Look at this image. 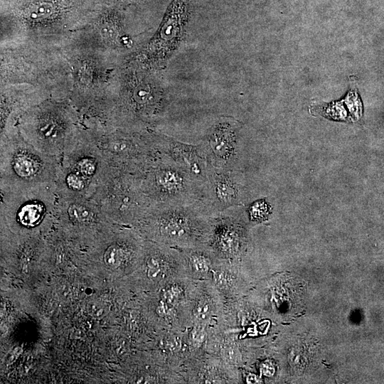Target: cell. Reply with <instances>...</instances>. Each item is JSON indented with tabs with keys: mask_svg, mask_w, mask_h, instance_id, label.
<instances>
[{
	"mask_svg": "<svg viewBox=\"0 0 384 384\" xmlns=\"http://www.w3.org/2000/svg\"><path fill=\"white\" fill-rule=\"evenodd\" d=\"M60 159L40 152L18 132L1 134L0 191L55 186Z\"/></svg>",
	"mask_w": 384,
	"mask_h": 384,
	"instance_id": "cell-1",
	"label": "cell"
},
{
	"mask_svg": "<svg viewBox=\"0 0 384 384\" xmlns=\"http://www.w3.org/2000/svg\"><path fill=\"white\" fill-rule=\"evenodd\" d=\"M88 134H81L60 159L55 181L58 196L91 199L108 170Z\"/></svg>",
	"mask_w": 384,
	"mask_h": 384,
	"instance_id": "cell-2",
	"label": "cell"
},
{
	"mask_svg": "<svg viewBox=\"0 0 384 384\" xmlns=\"http://www.w3.org/2000/svg\"><path fill=\"white\" fill-rule=\"evenodd\" d=\"M143 192L151 206H190L203 199L207 180L193 174L164 150L163 154L140 175Z\"/></svg>",
	"mask_w": 384,
	"mask_h": 384,
	"instance_id": "cell-3",
	"label": "cell"
},
{
	"mask_svg": "<svg viewBox=\"0 0 384 384\" xmlns=\"http://www.w3.org/2000/svg\"><path fill=\"white\" fill-rule=\"evenodd\" d=\"M106 164L135 175L145 172L164 153L161 137L124 129L88 133Z\"/></svg>",
	"mask_w": 384,
	"mask_h": 384,
	"instance_id": "cell-4",
	"label": "cell"
},
{
	"mask_svg": "<svg viewBox=\"0 0 384 384\" xmlns=\"http://www.w3.org/2000/svg\"><path fill=\"white\" fill-rule=\"evenodd\" d=\"M74 117L63 106L45 105L24 116L19 133L40 152L61 157L80 134Z\"/></svg>",
	"mask_w": 384,
	"mask_h": 384,
	"instance_id": "cell-5",
	"label": "cell"
},
{
	"mask_svg": "<svg viewBox=\"0 0 384 384\" xmlns=\"http://www.w3.org/2000/svg\"><path fill=\"white\" fill-rule=\"evenodd\" d=\"M111 223L138 221L151 206L142 191L140 175L110 167L91 198Z\"/></svg>",
	"mask_w": 384,
	"mask_h": 384,
	"instance_id": "cell-6",
	"label": "cell"
},
{
	"mask_svg": "<svg viewBox=\"0 0 384 384\" xmlns=\"http://www.w3.org/2000/svg\"><path fill=\"white\" fill-rule=\"evenodd\" d=\"M1 223L32 231L55 222L58 194L53 185L0 191Z\"/></svg>",
	"mask_w": 384,
	"mask_h": 384,
	"instance_id": "cell-7",
	"label": "cell"
},
{
	"mask_svg": "<svg viewBox=\"0 0 384 384\" xmlns=\"http://www.w3.org/2000/svg\"><path fill=\"white\" fill-rule=\"evenodd\" d=\"M196 210L191 205L151 206L137 222L161 240L187 242L197 235L201 227Z\"/></svg>",
	"mask_w": 384,
	"mask_h": 384,
	"instance_id": "cell-8",
	"label": "cell"
},
{
	"mask_svg": "<svg viewBox=\"0 0 384 384\" xmlns=\"http://www.w3.org/2000/svg\"><path fill=\"white\" fill-rule=\"evenodd\" d=\"M189 0H173L144 55L150 60L163 61L178 45L186 24Z\"/></svg>",
	"mask_w": 384,
	"mask_h": 384,
	"instance_id": "cell-9",
	"label": "cell"
},
{
	"mask_svg": "<svg viewBox=\"0 0 384 384\" xmlns=\"http://www.w3.org/2000/svg\"><path fill=\"white\" fill-rule=\"evenodd\" d=\"M55 222L77 231L93 232L111 222L92 199L58 196Z\"/></svg>",
	"mask_w": 384,
	"mask_h": 384,
	"instance_id": "cell-10",
	"label": "cell"
},
{
	"mask_svg": "<svg viewBox=\"0 0 384 384\" xmlns=\"http://www.w3.org/2000/svg\"><path fill=\"white\" fill-rule=\"evenodd\" d=\"M236 136L233 125L221 122L213 126L204 152L209 163L216 169L228 170L235 155Z\"/></svg>",
	"mask_w": 384,
	"mask_h": 384,
	"instance_id": "cell-11",
	"label": "cell"
},
{
	"mask_svg": "<svg viewBox=\"0 0 384 384\" xmlns=\"http://www.w3.org/2000/svg\"><path fill=\"white\" fill-rule=\"evenodd\" d=\"M204 198L210 197V201L215 210H223L240 203L241 190L231 171L219 169L213 166L210 168Z\"/></svg>",
	"mask_w": 384,
	"mask_h": 384,
	"instance_id": "cell-12",
	"label": "cell"
},
{
	"mask_svg": "<svg viewBox=\"0 0 384 384\" xmlns=\"http://www.w3.org/2000/svg\"><path fill=\"white\" fill-rule=\"evenodd\" d=\"M214 242L219 250L233 254L239 245V235L232 218H218L215 220Z\"/></svg>",
	"mask_w": 384,
	"mask_h": 384,
	"instance_id": "cell-13",
	"label": "cell"
},
{
	"mask_svg": "<svg viewBox=\"0 0 384 384\" xmlns=\"http://www.w3.org/2000/svg\"><path fill=\"white\" fill-rule=\"evenodd\" d=\"M134 254L131 242L122 239L111 241L104 248L102 260L106 266L116 269L128 262Z\"/></svg>",
	"mask_w": 384,
	"mask_h": 384,
	"instance_id": "cell-14",
	"label": "cell"
},
{
	"mask_svg": "<svg viewBox=\"0 0 384 384\" xmlns=\"http://www.w3.org/2000/svg\"><path fill=\"white\" fill-rule=\"evenodd\" d=\"M251 220L260 221L265 220L270 212V205L264 200L253 203L248 209Z\"/></svg>",
	"mask_w": 384,
	"mask_h": 384,
	"instance_id": "cell-15",
	"label": "cell"
},
{
	"mask_svg": "<svg viewBox=\"0 0 384 384\" xmlns=\"http://www.w3.org/2000/svg\"><path fill=\"white\" fill-rule=\"evenodd\" d=\"M164 259L158 252H153L149 255L146 260L148 274L151 278L158 277L162 271Z\"/></svg>",
	"mask_w": 384,
	"mask_h": 384,
	"instance_id": "cell-16",
	"label": "cell"
},
{
	"mask_svg": "<svg viewBox=\"0 0 384 384\" xmlns=\"http://www.w3.org/2000/svg\"><path fill=\"white\" fill-rule=\"evenodd\" d=\"M190 262L192 267L198 272H208L210 267V260L203 253L195 252L190 256Z\"/></svg>",
	"mask_w": 384,
	"mask_h": 384,
	"instance_id": "cell-17",
	"label": "cell"
},
{
	"mask_svg": "<svg viewBox=\"0 0 384 384\" xmlns=\"http://www.w3.org/2000/svg\"><path fill=\"white\" fill-rule=\"evenodd\" d=\"M181 294V289L177 287L174 286L168 289L164 294V298L166 302V304L170 305L174 304L178 300Z\"/></svg>",
	"mask_w": 384,
	"mask_h": 384,
	"instance_id": "cell-18",
	"label": "cell"
},
{
	"mask_svg": "<svg viewBox=\"0 0 384 384\" xmlns=\"http://www.w3.org/2000/svg\"><path fill=\"white\" fill-rule=\"evenodd\" d=\"M210 313V306L206 302H201L196 308V314L200 319H206Z\"/></svg>",
	"mask_w": 384,
	"mask_h": 384,
	"instance_id": "cell-19",
	"label": "cell"
},
{
	"mask_svg": "<svg viewBox=\"0 0 384 384\" xmlns=\"http://www.w3.org/2000/svg\"><path fill=\"white\" fill-rule=\"evenodd\" d=\"M348 106L351 113L356 117H358L361 113V105L359 100H357L354 96L352 97L351 100L348 101Z\"/></svg>",
	"mask_w": 384,
	"mask_h": 384,
	"instance_id": "cell-20",
	"label": "cell"
},
{
	"mask_svg": "<svg viewBox=\"0 0 384 384\" xmlns=\"http://www.w3.org/2000/svg\"><path fill=\"white\" fill-rule=\"evenodd\" d=\"M88 307V306H87ZM89 311L95 316H101L104 312L103 306H101L100 304L93 303L87 308Z\"/></svg>",
	"mask_w": 384,
	"mask_h": 384,
	"instance_id": "cell-21",
	"label": "cell"
},
{
	"mask_svg": "<svg viewBox=\"0 0 384 384\" xmlns=\"http://www.w3.org/2000/svg\"><path fill=\"white\" fill-rule=\"evenodd\" d=\"M203 334L199 331H196L193 334V338L197 341H201L203 339Z\"/></svg>",
	"mask_w": 384,
	"mask_h": 384,
	"instance_id": "cell-22",
	"label": "cell"
}]
</instances>
